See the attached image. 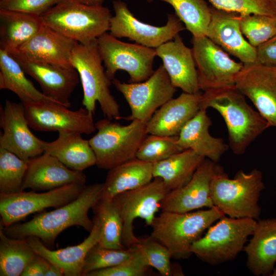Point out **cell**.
Listing matches in <instances>:
<instances>
[{
  "instance_id": "6da1fadb",
  "label": "cell",
  "mask_w": 276,
  "mask_h": 276,
  "mask_svg": "<svg viewBox=\"0 0 276 276\" xmlns=\"http://www.w3.org/2000/svg\"><path fill=\"white\" fill-rule=\"evenodd\" d=\"M103 183L85 185L79 195L72 201L55 210L38 214L31 220L15 223L7 227L3 224L6 235L14 238L35 236L44 244H54L57 236L65 229L79 226L90 233L94 221L88 211L100 199Z\"/></svg>"
},
{
  "instance_id": "7a4b0ae2",
  "label": "cell",
  "mask_w": 276,
  "mask_h": 276,
  "mask_svg": "<svg viewBox=\"0 0 276 276\" xmlns=\"http://www.w3.org/2000/svg\"><path fill=\"white\" fill-rule=\"evenodd\" d=\"M200 109L212 108L224 119L228 132L229 147L236 155L243 154L248 146L269 126L263 117L250 106L245 96L235 86L203 91Z\"/></svg>"
},
{
  "instance_id": "3957f363",
  "label": "cell",
  "mask_w": 276,
  "mask_h": 276,
  "mask_svg": "<svg viewBox=\"0 0 276 276\" xmlns=\"http://www.w3.org/2000/svg\"><path fill=\"white\" fill-rule=\"evenodd\" d=\"M225 215L216 206L187 213L162 211L151 226V236L165 245L172 258L187 259L192 244L215 222Z\"/></svg>"
},
{
  "instance_id": "277c9868",
  "label": "cell",
  "mask_w": 276,
  "mask_h": 276,
  "mask_svg": "<svg viewBox=\"0 0 276 276\" xmlns=\"http://www.w3.org/2000/svg\"><path fill=\"white\" fill-rule=\"evenodd\" d=\"M265 189L262 172L254 169L249 173L238 171L230 178L223 168L213 176L211 185L214 206L231 218L259 219V200Z\"/></svg>"
},
{
  "instance_id": "5b68a950",
  "label": "cell",
  "mask_w": 276,
  "mask_h": 276,
  "mask_svg": "<svg viewBox=\"0 0 276 276\" xmlns=\"http://www.w3.org/2000/svg\"><path fill=\"white\" fill-rule=\"evenodd\" d=\"M111 16L109 9L103 6L60 0L40 19L43 25L79 43L87 44L109 31Z\"/></svg>"
},
{
  "instance_id": "8992f818",
  "label": "cell",
  "mask_w": 276,
  "mask_h": 276,
  "mask_svg": "<svg viewBox=\"0 0 276 276\" xmlns=\"http://www.w3.org/2000/svg\"><path fill=\"white\" fill-rule=\"evenodd\" d=\"M71 63L81 82L84 107L94 115L98 102L105 118L121 119L119 105L110 90L112 81L102 64L97 39L87 44L78 42L72 51Z\"/></svg>"
},
{
  "instance_id": "52a82bcc",
  "label": "cell",
  "mask_w": 276,
  "mask_h": 276,
  "mask_svg": "<svg viewBox=\"0 0 276 276\" xmlns=\"http://www.w3.org/2000/svg\"><path fill=\"white\" fill-rule=\"evenodd\" d=\"M95 125L97 132L88 141L96 155V165L106 170L135 158L148 134L146 124L137 120L125 125L105 118Z\"/></svg>"
},
{
  "instance_id": "ba28073f",
  "label": "cell",
  "mask_w": 276,
  "mask_h": 276,
  "mask_svg": "<svg viewBox=\"0 0 276 276\" xmlns=\"http://www.w3.org/2000/svg\"><path fill=\"white\" fill-rule=\"evenodd\" d=\"M258 221L249 218H221L194 242L191 250L199 259L212 265L234 260L244 249Z\"/></svg>"
},
{
  "instance_id": "9c48e42d",
  "label": "cell",
  "mask_w": 276,
  "mask_h": 276,
  "mask_svg": "<svg viewBox=\"0 0 276 276\" xmlns=\"http://www.w3.org/2000/svg\"><path fill=\"white\" fill-rule=\"evenodd\" d=\"M106 75L111 81L119 70L126 72L130 83L145 81L154 73L155 49L121 41L107 32L97 38Z\"/></svg>"
},
{
  "instance_id": "30bf717a",
  "label": "cell",
  "mask_w": 276,
  "mask_h": 276,
  "mask_svg": "<svg viewBox=\"0 0 276 276\" xmlns=\"http://www.w3.org/2000/svg\"><path fill=\"white\" fill-rule=\"evenodd\" d=\"M169 190L160 178H154L149 183L138 188L125 191L113 198L123 223V243L128 248L140 242L134 233L133 222L137 218L151 226L156 213Z\"/></svg>"
},
{
  "instance_id": "8fae6325",
  "label": "cell",
  "mask_w": 276,
  "mask_h": 276,
  "mask_svg": "<svg viewBox=\"0 0 276 276\" xmlns=\"http://www.w3.org/2000/svg\"><path fill=\"white\" fill-rule=\"evenodd\" d=\"M111 81L131 110V114L123 119L146 124L158 108L173 98L176 91L163 64L141 82L126 83L116 78Z\"/></svg>"
},
{
  "instance_id": "7c38bea8",
  "label": "cell",
  "mask_w": 276,
  "mask_h": 276,
  "mask_svg": "<svg viewBox=\"0 0 276 276\" xmlns=\"http://www.w3.org/2000/svg\"><path fill=\"white\" fill-rule=\"evenodd\" d=\"M114 15L110 21V34L117 38H128L135 43L156 49L173 39L186 28L175 14H168L167 23L155 26L139 20L121 0L112 2Z\"/></svg>"
},
{
  "instance_id": "4fadbf2b",
  "label": "cell",
  "mask_w": 276,
  "mask_h": 276,
  "mask_svg": "<svg viewBox=\"0 0 276 276\" xmlns=\"http://www.w3.org/2000/svg\"><path fill=\"white\" fill-rule=\"evenodd\" d=\"M85 185L72 183L37 193L21 191L12 194L0 193L1 223L8 226L29 215L49 208H57L75 200Z\"/></svg>"
},
{
  "instance_id": "5bb4252c",
  "label": "cell",
  "mask_w": 276,
  "mask_h": 276,
  "mask_svg": "<svg viewBox=\"0 0 276 276\" xmlns=\"http://www.w3.org/2000/svg\"><path fill=\"white\" fill-rule=\"evenodd\" d=\"M192 43L200 90L205 91L234 86L243 63L233 60L206 36L193 37Z\"/></svg>"
},
{
  "instance_id": "9a60e30c",
  "label": "cell",
  "mask_w": 276,
  "mask_h": 276,
  "mask_svg": "<svg viewBox=\"0 0 276 276\" xmlns=\"http://www.w3.org/2000/svg\"><path fill=\"white\" fill-rule=\"evenodd\" d=\"M22 104L29 126L36 131L90 134L96 130L93 114L84 107L72 110L53 102Z\"/></svg>"
},
{
  "instance_id": "2e32d148",
  "label": "cell",
  "mask_w": 276,
  "mask_h": 276,
  "mask_svg": "<svg viewBox=\"0 0 276 276\" xmlns=\"http://www.w3.org/2000/svg\"><path fill=\"white\" fill-rule=\"evenodd\" d=\"M0 125V147L25 160L44 153V141L31 132L22 103L6 100L4 107L1 106Z\"/></svg>"
},
{
  "instance_id": "e0dca14e",
  "label": "cell",
  "mask_w": 276,
  "mask_h": 276,
  "mask_svg": "<svg viewBox=\"0 0 276 276\" xmlns=\"http://www.w3.org/2000/svg\"><path fill=\"white\" fill-rule=\"evenodd\" d=\"M235 86L252 102L269 127H276V77L272 67L258 62L243 64Z\"/></svg>"
},
{
  "instance_id": "ac0fdd59",
  "label": "cell",
  "mask_w": 276,
  "mask_h": 276,
  "mask_svg": "<svg viewBox=\"0 0 276 276\" xmlns=\"http://www.w3.org/2000/svg\"><path fill=\"white\" fill-rule=\"evenodd\" d=\"M222 168L217 163L205 158L186 185L167 193L160 204L162 211L187 213L214 206L211 182Z\"/></svg>"
},
{
  "instance_id": "d6986e66",
  "label": "cell",
  "mask_w": 276,
  "mask_h": 276,
  "mask_svg": "<svg viewBox=\"0 0 276 276\" xmlns=\"http://www.w3.org/2000/svg\"><path fill=\"white\" fill-rule=\"evenodd\" d=\"M10 55L26 74L38 82L45 96L67 107L71 106L70 98L79 82V74L73 67L30 60L17 53Z\"/></svg>"
},
{
  "instance_id": "ffe728a7",
  "label": "cell",
  "mask_w": 276,
  "mask_h": 276,
  "mask_svg": "<svg viewBox=\"0 0 276 276\" xmlns=\"http://www.w3.org/2000/svg\"><path fill=\"white\" fill-rule=\"evenodd\" d=\"M211 19L206 36L243 64L257 61L256 48L247 41L240 27V14L210 6Z\"/></svg>"
},
{
  "instance_id": "44dd1931",
  "label": "cell",
  "mask_w": 276,
  "mask_h": 276,
  "mask_svg": "<svg viewBox=\"0 0 276 276\" xmlns=\"http://www.w3.org/2000/svg\"><path fill=\"white\" fill-rule=\"evenodd\" d=\"M86 177L83 171L67 168L54 156L47 153L28 160V168L22 191H49L65 185H85Z\"/></svg>"
},
{
  "instance_id": "7402d4cb",
  "label": "cell",
  "mask_w": 276,
  "mask_h": 276,
  "mask_svg": "<svg viewBox=\"0 0 276 276\" xmlns=\"http://www.w3.org/2000/svg\"><path fill=\"white\" fill-rule=\"evenodd\" d=\"M155 51L174 87L190 94L200 91L192 49L185 44L179 34Z\"/></svg>"
},
{
  "instance_id": "603a6c76",
  "label": "cell",
  "mask_w": 276,
  "mask_h": 276,
  "mask_svg": "<svg viewBox=\"0 0 276 276\" xmlns=\"http://www.w3.org/2000/svg\"><path fill=\"white\" fill-rule=\"evenodd\" d=\"M202 93L183 92L167 102L146 123L148 134L178 136L183 127L200 109Z\"/></svg>"
},
{
  "instance_id": "cb8c5ba5",
  "label": "cell",
  "mask_w": 276,
  "mask_h": 276,
  "mask_svg": "<svg viewBox=\"0 0 276 276\" xmlns=\"http://www.w3.org/2000/svg\"><path fill=\"white\" fill-rule=\"evenodd\" d=\"M77 43L42 24L15 53L30 60L73 67L71 56Z\"/></svg>"
},
{
  "instance_id": "d4e9b609",
  "label": "cell",
  "mask_w": 276,
  "mask_h": 276,
  "mask_svg": "<svg viewBox=\"0 0 276 276\" xmlns=\"http://www.w3.org/2000/svg\"><path fill=\"white\" fill-rule=\"evenodd\" d=\"M94 226L88 236L81 243L53 250L46 247L41 240L35 236L27 237V241L38 255L61 268L65 276H81L85 258L89 250L99 243L100 226L94 218Z\"/></svg>"
},
{
  "instance_id": "484cf974",
  "label": "cell",
  "mask_w": 276,
  "mask_h": 276,
  "mask_svg": "<svg viewBox=\"0 0 276 276\" xmlns=\"http://www.w3.org/2000/svg\"><path fill=\"white\" fill-rule=\"evenodd\" d=\"M211 125L206 110L200 109L181 129L178 135V143L183 150L191 149L204 158L218 163L229 146L221 138L210 134Z\"/></svg>"
},
{
  "instance_id": "4316f807",
  "label": "cell",
  "mask_w": 276,
  "mask_h": 276,
  "mask_svg": "<svg viewBox=\"0 0 276 276\" xmlns=\"http://www.w3.org/2000/svg\"><path fill=\"white\" fill-rule=\"evenodd\" d=\"M251 236L244 247L247 266L256 275H270L276 263V218L258 221Z\"/></svg>"
},
{
  "instance_id": "83f0119b",
  "label": "cell",
  "mask_w": 276,
  "mask_h": 276,
  "mask_svg": "<svg viewBox=\"0 0 276 276\" xmlns=\"http://www.w3.org/2000/svg\"><path fill=\"white\" fill-rule=\"evenodd\" d=\"M44 153L55 156L67 168L75 171L96 165L95 154L89 141L78 132H60L55 141H44Z\"/></svg>"
},
{
  "instance_id": "f1b7e54d",
  "label": "cell",
  "mask_w": 276,
  "mask_h": 276,
  "mask_svg": "<svg viewBox=\"0 0 276 276\" xmlns=\"http://www.w3.org/2000/svg\"><path fill=\"white\" fill-rule=\"evenodd\" d=\"M153 178V164L134 158L108 170L101 198L112 199L149 183Z\"/></svg>"
},
{
  "instance_id": "f546056e",
  "label": "cell",
  "mask_w": 276,
  "mask_h": 276,
  "mask_svg": "<svg viewBox=\"0 0 276 276\" xmlns=\"http://www.w3.org/2000/svg\"><path fill=\"white\" fill-rule=\"evenodd\" d=\"M42 25L40 16L0 9V50L10 54L16 52Z\"/></svg>"
},
{
  "instance_id": "4dcf8cb0",
  "label": "cell",
  "mask_w": 276,
  "mask_h": 276,
  "mask_svg": "<svg viewBox=\"0 0 276 276\" xmlns=\"http://www.w3.org/2000/svg\"><path fill=\"white\" fill-rule=\"evenodd\" d=\"M205 158L191 149L184 150L153 163V178H161L169 191L180 188L191 179Z\"/></svg>"
},
{
  "instance_id": "1f68e13d",
  "label": "cell",
  "mask_w": 276,
  "mask_h": 276,
  "mask_svg": "<svg viewBox=\"0 0 276 276\" xmlns=\"http://www.w3.org/2000/svg\"><path fill=\"white\" fill-rule=\"evenodd\" d=\"M18 62L7 52L0 50V88L15 94L22 103L53 102L29 80ZM59 104V103H58Z\"/></svg>"
},
{
  "instance_id": "d6a6232c",
  "label": "cell",
  "mask_w": 276,
  "mask_h": 276,
  "mask_svg": "<svg viewBox=\"0 0 276 276\" xmlns=\"http://www.w3.org/2000/svg\"><path fill=\"white\" fill-rule=\"evenodd\" d=\"M37 255L26 238H14L6 235L0 224V275L20 276Z\"/></svg>"
},
{
  "instance_id": "836d02e7",
  "label": "cell",
  "mask_w": 276,
  "mask_h": 276,
  "mask_svg": "<svg viewBox=\"0 0 276 276\" xmlns=\"http://www.w3.org/2000/svg\"><path fill=\"white\" fill-rule=\"evenodd\" d=\"M100 226L99 243L112 249H123V223L120 214L112 199L102 198L92 208Z\"/></svg>"
},
{
  "instance_id": "e575fe53",
  "label": "cell",
  "mask_w": 276,
  "mask_h": 276,
  "mask_svg": "<svg viewBox=\"0 0 276 276\" xmlns=\"http://www.w3.org/2000/svg\"><path fill=\"white\" fill-rule=\"evenodd\" d=\"M148 3L160 1L170 4L193 37L206 36L211 19L210 6L205 0H146Z\"/></svg>"
},
{
  "instance_id": "d590c367",
  "label": "cell",
  "mask_w": 276,
  "mask_h": 276,
  "mask_svg": "<svg viewBox=\"0 0 276 276\" xmlns=\"http://www.w3.org/2000/svg\"><path fill=\"white\" fill-rule=\"evenodd\" d=\"M27 168L28 160L0 147V193L21 191Z\"/></svg>"
},
{
  "instance_id": "8d00e7d4",
  "label": "cell",
  "mask_w": 276,
  "mask_h": 276,
  "mask_svg": "<svg viewBox=\"0 0 276 276\" xmlns=\"http://www.w3.org/2000/svg\"><path fill=\"white\" fill-rule=\"evenodd\" d=\"M183 150L178 144V136L148 134L141 144L136 157L153 164Z\"/></svg>"
},
{
  "instance_id": "74e56055",
  "label": "cell",
  "mask_w": 276,
  "mask_h": 276,
  "mask_svg": "<svg viewBox=\"0 0 276 276\" xmlns=\"http://www.w3.org/2000/svg\"><path fill=\"white\" fill-rule=\"evenodd\" d=\"M135 251L134 246L123 249L104 247L99 243L88 252L82 268V276L92 271L116 266L129 259Z\"/></svg>"
},
{
  "instance_id": "f35d334b",
  "label": "cell",
  "mask_w": 276,
  "mask_h": 276,
  "mask_svg": "<svg viewBox=\"0 0 276 276\" xmlns=\"http://www.w3.org/2000/svg\"><path fill=\"white\" fill-rule=\"evenodd\" d=\"M241 32L254 47L276 35V16L252 14L240 15Z\"/></svg>"
},
{
  "instance_id": "ab89813d",
  "label": "cell",
  "mask_w": 276,
  "mask_h": 276,
  "mask_svg": "<svg viewBox=\"0 0 276 276\" xmlns=\"http://www.w3.org/2000/svg\"><path fill=\"white\" fill-rule=\"evenodd\" d=\"M140 250L149 267H153L163 276L172 274L170 259L172 258L169 249L160 242L152 237L141 240L134 245Z\"/></svg>"
},
{
  "instance_id": "60d3db41",
  "label": "cell",
  "mask_w": 276,
  "mask_h": 276,
  "mask_svg": "<svg viewBox=\"0 0 276 276\" xmlns=\"http://www.w3.org/2000/svg\"><path fill=\"white\" fill-rule=\"evenodd\" d=\"M218 9L245 15L252 14L276 16L275 0H208Z\"/></svg>"
},
{
  "instance_id": "b9f144b4",
  "label": "cell",
  "mask_w": 276,
  "mask_h": 276,
  "mask_svg": "<svg viewBox=\"0 0 276 276\" xmlns=\"http://www.w3.org/2000/svg\"><path fill=\"white\" fill-rule=\"evenodd\" d=\"M133 254L123 262L113 267L94 271L86 276H143L149 266L135 246Z\"/></svg>"
},
{
  "instance_id": "7bdbcfd3",
  "label": "cell",
  "mask_w": 276,
  "mask_h": 276,
  "mask_svg": "<svg viewBox=\"0 0 276 276\" xmlns=\"http://www.w3.org/2000/svg\"><path fill=\"white\" fill-rule=\"evenodd\" d=\"M60 0H1L0 9L24 12L41 16Z\"/></svg>"
},
{
  "instance_id": "ee69618b",
  "label": "cell",
  "mask_w": 276,
  "mask_h": 276,
  "mask_svg": "<svg viewBox=\"0 0 276 276\" xmlns=\"http://www.w3.org/2000/svg\"><path fill=\"white\" fill-rule=\"evenodd\" d=\"M256 48L258 63L268 67H276V35Z\"/></svg>"
},
{
  "instance_id": "f6af8a7d",
  "label": "cell",
  "mask_w": 276,
  "mask_h": 276,
  "mask_svg": "<svg viewBox=\"0 0 276 276\" xmlns=\"http://www.w3.org/2000/svg\"><path fill=\"white\" fill-rule=\"evenodd\" d=\"M50 262L36 255L28 263L20 276H45Z\"/></svg>"
},
{
  "instance_id": "bcb514c9",
  "label": "cell",
  "mask_w": 276,
  "mask_h": 276,
  "mask_svg": "<svg viewBox=\"0 0 276 276\" xmlns=\"http://www.w3.org/2000/svg\"><path fill=\"white\" fill-rule=\"evenodd\" d=\"M64 275L63 271L58 266L49 263L45 276H62Z\"/></svg>"
},
{
  "instance_id": "7dc6e473",
  "label": "cell",
  "mask_w": 276,
  "mask_h": 276,
  "mask_svg": "<svg viewBox=\"0 0 276 276\" xmlns=\"http://www.w3.org/2000/svg\"><path fill=\"white\" fill-rule=\"evenodd\" d=\"M82 3L94 6H102L103 3L106 0H76Z\"/></svg>"
},
{
  "instance_id": "c3c4849f",
  "label": "cell",
  "mask_w": 276,
  "mask_h": 276,
  "mask_svg": "<svg viewBox=\"0 0 276 276\" xmlns=\"http://www.w3.org/2000/svg\"><path fill=\"white\" fill-rule=\"evenodd\" d=\"M271 276H276V267H275L270 274Z\"/></svg>"
},
{
  "instance_id": "681fc988",
  "label": "cell",
  "mask_w": 276,
  "mask_h": 276,
  "mask_svg": "<svg viewBox=\"0 0 276 276\" xmlns=\"http://www.w3.org/2000/svg\"><path fill=\"white\" fill-rule=\"evenodd\" d=\"M273 71H274V74L275 75V77H276V67H272Z\"/></svg>"
},
{
  "instance_id": "f907efd6",
  "label": "cell",
  "mask_w": 276,
  "mask_h": 276,
  "mask_svg": "<svg viewBox=\"0 0 276 276\" xmlns=\"http://www.w3.org/2000/svg\"><path fill=\"white\" fill-rule=\"evenodd\" d=\"M275 193H276V189H275Z\"/></svg>"
},
{
  "instance_id": "816d5d0a",
  "label": "cell",
  "mask_w": 276,
  "mask_h": 276,
  "mask_svg": "<svg viewBox=\"0 0 276 276\" xmlns=\"http://www.w3.org/2000/svg\"><path fill=\"white\" fill-rule=\"evenodd\" d=\"M275 2H276V0H275Z\"/></svg>"
}]
</instances>
